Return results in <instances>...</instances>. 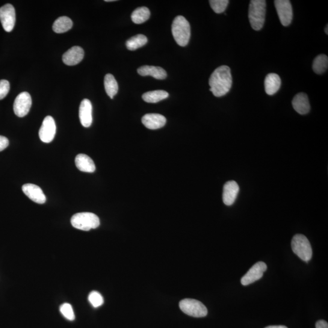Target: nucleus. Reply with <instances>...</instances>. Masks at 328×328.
Instances as JSON below:
<instances>
[{"label": "nucleus", "instance_id": "obj_1", "mask_svg": "<svg viewBox=\"0 0 328 328\" xmlns=\"http://www.w3.org/2000/svg\"><path fill=\"white\" fill-rule=\"evenodd\" d=\"M210 91L215 97L226 95L231 89L232 77L229 67L223 65L218 67L209 79Z\"/></svg>", "mask_w": 328, "mask_h": 328}, {"label": "nucleus", "instance_id": "obj_7", "mask_svg": "<svg viewBox=\"0 0 328 328\" xmlns=\"http://www.w3.org/2000/svg\"><path fill=\"white\" fill-rule=\"evenodd\" d=\"M274 4L282 25L284 26H288L290 25L292 17H293L290 1L289 0H276L274 2Z\"/></svg>", "mask_w": 328, "mask_h": 328}, {"label": "nucleus", "instance_id": "obj_8", "mask_svg": "<svg viewBox=\"0 0 328 328\" xmlns=\"http://www.w3.org/2000/svg\"><path fill=\"white\" fill-rule=\"evenodd\" d=\"M0 21L3 28L8 32L13 30L16 24V10L13 5L7 4L0 8Z\"/></svg>", "mask_w": 328, "mask_h": 328}, {"label": "nucleus", "instance_id": "obj_28", "mask_svg": "<svg viewBox=\"0 0 328 328\" xmlns=\"http://www.w3.org/2000/svg\"><path fill=\"white\" fill-rule=\"evenodd\" d=\"M88 300L94 308H98L103 303V298L101 294L97 291L91 292L88 297Z\"/></svg>", "mask_w": 328, "mask_h": 328}, {"label": "nucleus", "instance_id": "obj_33", "mask_svg": "<svg viewBox=\"0 0 328 328\" xmlns=\"http://www.w3.org/2000/svg\"><path fill=\"white\" fill-rule=\"evenodd\" d=\"M265 328H288L285 326H283V325H280V326H269Z\"/></svg>", "mask_w": 328, "mask_h": 328}, {"label": "nucleus", "instance_id": "obj_10", "mask_svg": "<svg viewBox=\"0 0 328 328\" xmlns=\"http://www.w3.org/2000/svg\"><path fill=\"white\" fill-rule=\"evenodd\" d=\"M267 270V265L264 262H257L250 269L246 275L242 277L241 280L242 285L247 286L261 279Z\"/></svg>", "mask_w": 328, "mask_h": 328}, {"label": "nucleus", "instance_id": "obj_24", "mask_svg": "<svg viewBox=\"0 0 328 328\" xmlns=\"http://www.w3.org/2000/svg\"><path fill=\"white\" fill-rule=\"evenodd\" d=\"M147 41L148 39L146 36L143 34H138L127 40L126 46L129 51H135V50L146 45Z\"/></svg>", "mask_w": 328, "mask_h": 328}, {"label": "nucleus", "instance_id": "obj_19", "mask_svg": "<svg viewBox=\"0 0 328 328\" xmlns=\"http://www.w3.org/2000/svg\"><path fill=\"white\" fill-rule=\"evenodd\" d=\"M138 73L142 76H152L158 80H164L167 76L166 72L162 68L148 65L140 67Z\"/></svg>", "mask_w": 328, "mask_h": 328}, {"label": "nucleus", "instance_id": "obj_6", "mask_svg": "<svg viewBox=\"0 0 328 328\" xmlns=\"http://www.w3.org/2000/svg\"><path fill=\"white\" fill-rule=\"evenodd\" d=\"M179 308L181 311L191 317L201 318L208 315V309L200 301L186 298L180 301Z\"/></svg>", "mask_w": 328, "mask_h": 328}, {"label": "nucleus", "instance_id": "obj_27", "mask_svg": "<svg viewBox=\"0 0 328 328\" xmlns=\"http://www.w3.org/2000/svg\"><path fill=\"white\" fill-rule=\"evenodd\" d=\"M209 3L215 13L221 14L226 11L229 1L228 0H211Z\"/></svg>", "mask_w": 328, "mask_h": 328}, {"label": "nucleus", "instance_id": "obj_35", "mask_svg": "<svg viewBox=\"0 0 328 328\" xmlns=\"http://www.w3.org/2000/svg\"><path fill=\"white\" fill-rule=\"evenodd\" d=\"M106 2H114V0H105Z\"/></svg>", "mask_w": 328, "mask_h": 328}, {"label": "nucleus", "instance_id": "obj_17", "mask_svg": "<svg viewBox=\"0 0 328 328\" xmlns=\"http://www.w3.org/2000/svg\"><path fill=\"white\" fill-rule=\"evenodd\" d=\"M292 105L295 111L301 115L308 114L311 109L308 97L303 93H298L294 97Z\"/></svg>", "mask_w": 328, "mask_h": 328}, {"label": "nucleus", "instance_id": "obj_4", "mask_svg": "<svg viewBox=\"0 0 328 328\" xmlns=\"http://www.w3.org/2000/svg\"><path fill=\"white\" fill-rule=\"evenodd\" d=\"M71 222L75 228L84 231L96 229L100 225L99 217L90 212L78 213L73 215Z\"/></svg>", "mask_w": 328, "mask_h": 328}, {"label": "nucleus", "instance_id": "obj_9", "mask_svg": "<svg viewBox=\"0 0 328 328\" xmlns=\"http://www.w3.org/2000/svg\"><path fill=\"white\" fill-rule=\"evenodd\" d=\"M32 106V99L28 92H23L16 97L14 103V111L16 116L25 117L30 110Z\"/></svg>", "mask_w": 328, "mask_h": 328}, {"label": "nucleus", "instance_id": "obj_25", "mask_svg": "<svg viewBox=\"0 0 328 328\" xmlns=\"http://www.w3.org/2000/svg\"><path fill=\"white\" fill-rule=\"evenodd\" d=\"M150 12L146 7L138 8L132 14L133 22L136 24H142L150 19Z\"/></svg>", "mask_w": 328, "mask_h": 328}, {"label": "nucleus", "instance_id": "obj_3", "mask_svg": "<svg viewBox=\"0 0 328 328\" xmlns=\"http://www.w3.org/2000/svg\"><path fill=\"white\" fill-rule=\"evenodd\" d=\"M171 31L174 39L178 45L185 46L188 45L190 38V25L185 18L179 16L173 20Z\"/></svg>", "mask_w": 328, "mask_h": 328}, {"label": "nucleus", "instance_id": "obj_31", "mask_svg": "<svg viewBox=\"0 0 328 328\" xmlns=\"http://www.w3.org/2000/svg\"><path fill=\"white\" fill-rule=\"evenodd\" d=\"M9 144H10V142L7 138L0 136V152L7 149Z\"/></svg>", "mask_w": 328, "mask_h": 328}, {"label": "nucleus", "instance_id": "obj_30", "mask_svg": "<svg viewBox=\"0 0 328 328\" xmlns=\"http://www.w3.org/2000/svg\"><path fill=\"white\" fill-rule=\"evenodd\" d=\"M10 90V84L7 80L0 81V100L4 99Z\"/></svg>", "mask_w": 328, "mask_h": 328}, {"label": "nucleus", "instance_id": "obj_26", "mask_svg": "<svg viewBox=\"0 0 328 328\" xmlns=\"http://www.w3.org/2000/svg\"><path fill=\"white\" fill-rule=\"evenodd\" d=\"M328 58L326 55H319L314 59L312 69L317 75H322L327 70Z\"/></svg>", "mask_w": 328, "mask_h": 328}, {"label": "nucleus", "instance_id": "obj_13", "mask_svg": "<svg viewBox=\"0 0 328 328\" xmlns=\"http://www.w3.org/2000/svg\"><path fill=\"white\" fill-rule=\"evenodd\" d=\"M239 191V186L235 181L227 182L224 185L223 200L226 206H232L235 203Z\"/></svg>", "mask_w": 328, "mask_h": 328}, {"label": "nucleus", "instance_id": "obj_18", "mask_svg": "<svg viewBox=\"0 0 328 328\" xmlns=\"http://www.w3.org/2000/svg\"><path fill=\"white\" fill-rule=\"evenodd\" d=\"M282 81L280 76L277 74H269L266 77L265 88L266 93L268 95L273 96L280 90Z\"/></svg>", "mask_w": 328, "mask_h": 328}, {"label": "nucleus", "instance_id": "obj_16", "mask_svg": "<svg viewBox=\"0 0 328 328\" xmlns=\"http://www.w3.org/2000/svg\"><path fill=\"white\" fill-rule=\"evenodd\" d=\"M166 122V118L159 114H147L142 118L144 125L150 129L161 128Z\"/></svg>", "mask_w": 328, "mask_h": 328}, {"label": "nucleus", "instance_id": "obj_29", "mask_svg": "<svg viewBox=\"0 0 328 328\" xmlns=\"http://www.w3.org/2000/svg\"><path fill=\"white\" fill-rule=\"evenodd\" d=\"M60 312L64 317L69 320H74L75 319V314L74 312L72 306L69 303H64L60 306Z\"/></svg>", "mask_w": 328, "mask_h": 328}, {"label": "nucleus", "instance_id": "obj_21", "mask_svg": "<svg viewBox=\"0 0 328 328\" xmlns=\"http://www.w3.org/2000/svg\"><path fill=\"white\" fill-rule=\"evenodd\" d=\"M72 20L68 17H60L55 21L52 26V29L56 33H64L72 28Z\"/></svg>", "mask_w": 328, "mask_h": 328}, {"label": "nucleus", "instance_id": "obj_5", "mask_svg": "<svg viewBox=\"0 0 328 328\" xmlns=\"http://www.w3.org/2000/svg\"><path fill=\"white\" fill-rule=\"evenodd\" d=\"M292 249L304 261L308 262L312 256V250L308 239L301 234L295 235L292 239Z\"/></svg>", "mask_w": 328, "mask_h": 328}, {"label": "nucleus", "instance_id": "obj_14", "mask_svg": "<svg viewBox=\"0 0 328 328\" xmlns=\"http://www.w3.org/2000/svg\"><path fill=\"white\" fill-rule=\"evenodd\" d=\"M84 57V51L81 47L73 46L64 53L62 57L63 63L69 66H74L81 63Z\"/></svg>", "mask_w": 328, "mask_h": 328}, {"label": "nucleus", "instance_id": "obj_34", "mask_svg": "<svg viewBox=\"0 0 328 328\" xmlns=\"http://www.w3.org/2000/svg\"><path fill=\"white\" fill-rule=\"evenodd\" d=\"M327 29H328V26L327 25H326V27L324 29V31H325V33H326L327 35L328 34Z\"/></svg>", "mask_w": 328, "mask_h": 328}, {"label": "nucleus", "instance_id": "obj_2", "mask_svg": "<svg viewBox=\"0 0 328 328\" xmlns=\"http://www.w3.org/2000/svg\"><path fill=\"white\" fill-rule=\"evenodd\" d=\"M267 2L265 0H252L249 8V19L254 30L259 31L265 22Z\"/></svg>", "mask_w": 328, "mask_h": 328}, {"label": "nucleus", "instance_id": "obj_32", "mask_svg": "<svg viewBox=\"0 0 328 328\" xmlns=\"http://www.w3.org/2000/svg\"><path fill=\"white\" fill-rule=\"evenodd\" d=\"M316 328H328L327 322L321 320H318L315 324Z\"/></svg>", "mask_w": 328, "mask_h": 328}, {"label": "nucleus", "instance_id": "obj_12", "mask_svg": "<svg viewBox=\"0 0 328 328\" xmlns=\"http://www.w3.org/2000/svg\"><path fill=\"white\" fill-rule=\"evenodd\" d=\"M93 107L90 100L85 99L82 100L79 108V118L82 125L88 128L93 122Z\"/></svg>", "mask_w": 328, "mask_h": 328}, {"label": "nucleus", "instance_id": "obj_23", "mask_svg": "<svg viewBox=\"0 0 328 328\" xmlns=\"http://www.w3.org/2000/svg\"><path fill=\"white\" fill-rule=\"evenodd\" d=\"M104 85L106 93L111 99H113L114 96H116L118 92L119 87H118L117 82L114 77L111 74H108L105 76Z\"/></svg>", "mask_w": 328, "mask_h": 328}, {"label": "nucleus", "instance_id": "obj_22", "mask_svg": "<svg viewBox=\"0 0 328 328\" xmlns=\"http://www.w3.org/2000/svg\"><path fill=\"white\" fill-rule=\"evenodd\" d=\"M168 96H169V94L167 91L156 90L144 93L143 95V99L145 102L147 103H158L162 100L168 98Z\"/></svg>", "mask_w": 328, "mask_h": 328}, {"label": "nucleus", "instance_id": "obj_20", "mask_svg": "<svg viewBox=\"0 0 328 328\" xmlns=\"http://www.w3.org/2000/svg\"><path fill=\"white\" fill-rule=\"evenodd\" d=\"M75 162L76 167L83 172L93 173L96 170V165L92 159L85 154L77 156Z\"/></svg>", "mask_w": 328, "mask_h": 328}, {"label": "nucleus", "instance_id": "obj_15", "mask_svg": "<svg viewBox=\"0 0 328 328\" xmlns=\"http://www.w3.org/2000/svg\"><path fill=\"white\" fill-rule=\"evenodd\" d=\"M22 190L29 199L37 204H44L46 198L41 188L32 184H26L23 186Z\"/></svg>", "mask_w": 328, "mask_h": 328}, {"label": "nucleus", "instance_id": "obj_11", "mask_svg": "<svg viewBox=\"0 0 328 328\" xmlns=\"http://www.w3.org/2000/svg\"><path fill=\"white\" fill-rule=\"evenodd\" d=\"M56 125L54 118L48 116L45 118L39 131V137L45 143H50L54 140Z\"/></svg>", "mask_w": 328, "mask_h": 328}]
</instances>
